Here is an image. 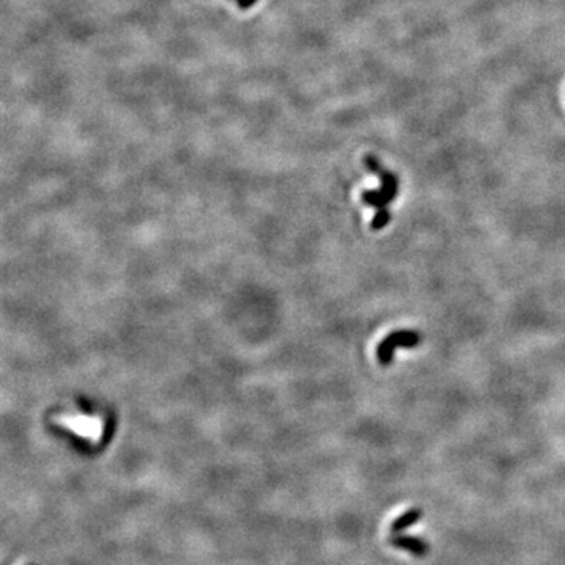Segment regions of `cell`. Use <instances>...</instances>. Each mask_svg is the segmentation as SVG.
Here are the masks:
<instances>
[{"label":"cell","mask_w":565,"mask_h":565,"mask_svg":"<svg viewBox=\"0 0 565 565\" xmlns=\"http://www.w3.org/2000/svg\"><path fill=\"white\" fill-rule=\"evenodd\" d=\"M366 165L369 170L380 178V190L365 192L361 195V200H363L365 205L372 206L375 209L371 228L374 231H380L391 222V212L388 211V206L394 201L397 193H399V179H397L393 171L383 169L379 159L372 156L366 157Z\"/></svg>","instance_id":"1"},{"label":"cell","mask_w":565,"mask_h":565,"mask_svg":"<svg viewBox=\"0 0 565 565\" xmlns=\"http://www.w3.org/2000/svg\"><path fill=\"white\" fill-rule=\"evenodd\" d=\"M423 341V336L415 330H397L388 335L377 347V360L382 366H389L394 360L396 349H413Z\"/></svg>","instance_id":"2"},{"label":"cell","mask_w":565,"mask_h":565,"mask_svg":"<svg viewBox=\"0 0 565 565\" xmlns=\"http://www.w3.org/2000/svg\"><path fill=\"white\" fill-rule=\"evenodd\" d=\"M389 543L397 549H404V552H409L411 556L415 557H426L429 554V543L423 540L421 537H416V535H405V534H394L393 537H389Z\"/></svg>","instance_id":"3"},{"label":"cell","mask_w":565,"mask_h":565,"mask_svg":"<svg viewBox=\"0 0 565 565\" xmlns=\"http://www.w3.org/2000/svg\"><path fill=\"white\" fill-rule=\"evenodd\" d=\"M423 515H424L423 509H419V507H413V509H409L407 512H404L402 515H399L393 521V525H391V531H393V534H401L404 531H407L409 527L419 523Z\"/></svg>","instance_id":"4"}]
</instances>
